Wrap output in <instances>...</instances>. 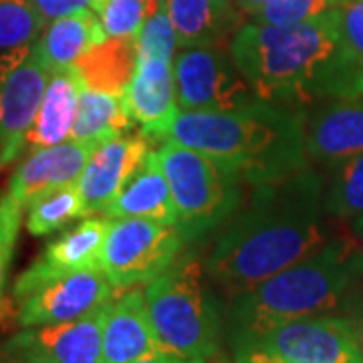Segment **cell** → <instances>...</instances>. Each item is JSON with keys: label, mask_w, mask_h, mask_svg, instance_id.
Segmentation results:
<instances>
[{"label": "cell", "mask_w": 363, "mask_h": 363, "mask_svg": "<svg viewBox=\"0 0 363 363\" xmlns=\"http://www.w3.org/2000/svg\"><path fill=\"white\" fill-rule=\"evenodd\" d=\"M178 35V47L226 45L242 26L236 6H222L216 0H160Z\"/></svg>", "instance_id": "cell-20"}, {"label": "cell", "mask_w": 363, "mask_h": 363, "mask_svg": "<svg viewBox=\"0 0 363 363\" xmlns=\"http://www.w3.org/2000/svg\"><path fill=\"white\" fill-rule=\"evenodd\" d=\"M105 39L107 37L97 13L83 11L49 23L40 33L37 49L43 61L55 71L71 67L83 52Z\"/></svg>", "instance_id": "cell-23"}, {"label": "cell", "mask_w": 363, "mask_h": 363, "mask_svg": "<svg viewBox=\"0 0 363 363\" xmlns=\"http://www.w3.org/2000/svg\"><path fill=\"white\" fill-rule=\"evenodd\" d=\"M343 315L350 319L351 327H353V333L357 337V343L363 351V285L362 289L351 297V301L347 303V307L343 309Z\"/></svg>", "instance_id": "cell-34"}, {"label": "cell", "mask_w": 363, "mask_h": 363, "mask_svg": "<svg viewBox=\"0 0 363 363\" xmlns=\"http://www.w3.org/2000/svg\"><path fill=\"white\" fill-rule=\"evenodd\" d=\"M271 0H236V6H238V11L245 14V16H255V14H259L267 4H269Z\"/></svg>", "instance_id": "cell-36"}, {"label": "cell", "mask_w": 363, "mask_h": 363, "mask_svg": "<svg viewBox=\"0 0 363 363\" xmlns=\"http://www.w3.org/2000/svg\"><path fill=\"white\" fill-rule=\"evenodd\" d=\"M25 208L18 206L11 198L4 196L0 202V313L4 307V286L14 255V245L18 238V228L23 220Z\"/></svg>", "instance_id": "cell-31"}, {"label": "cell", "mask_w": 363, "mask_h": 363, "mask_svg": "<svg viewBox=\"0 0 363 363\" xmlns=\"http://www.w3.org/2000/svg\"><path fill=\"white\" fill-rule=\"evenodd\" d=\"M216 2H220L222 6H236V0H216ZM238 9V6H236Z\"/></svg>", "instance_id": "cell-39"}, {"label": "cell", "mask_w": 363, "mask_h": 363, "mask_svg": "<svg viewBox=\"0 0 363 363\" xmlns=\"http://www.w3.org/2000/svg\"><path fill=\"white\" fill-rule=\"evenodd\" d=\"M83 87L123 95L138 67V39H107L73 63Z\"/></svg>", "instance_id": "cell-22"}, {"label": "cell", "mask_w": 363, "mask_h": 363, "mask_svg": "<svg viewBox=\"0 0 363 363\" xmlns=\"http://www.w3.org/2000/svg\"><path fill=\"white\" fill-rule=\"evenodd\" d=\"M116 286L101 267L49 281L21 301L16 323L21 327L57 325L79 319L113 298Z\"/></svg>", "instance_id": "cell-12"}, {"label": "cell", "mask_w": 363, "mask_h": 363, "mask_svg": "<svg viewBox=\"0 0 363 363\" xmlns=\"http://www.w3.org/2000/svg\"><path fill=\"white\" fill-rule=\"evenodd\" d=\"M107 218H152L178 224V212L172 198L169 182L164 174L160 154L150 152L128 186L104 212Z\"/></svg>", "instance_id": "cell-19"}, {"label": "cell", "mask_w": 363, "mask_h": 363, "mask_svg": "<svg viewBox=\"0 0 363 363\" xmlns=\"http://www.w3.org/2000/svg\"><path fill=\"white\" fill-rule=\"evenodd\" d=\"M281 363H363V351L345 315H315L274 327L240 343Z\"/></svg>", "instance_id": "cell-10"}, {"label": "cell", "mask_w": 363, "mask_h": 363, "mask_svg": "<svg viewBox=\"0 0 363 363\" xmlns=\"http://www.w3.org/2000/svg\"><path fill=\"white\" fill-rule=\"evenodd\" d=\"M202 259L188 250L150 281L143 293L162 347L186 362L208 363L220 351L224 313Z\"/></svg>", "instance_id": "cell-5"}, {"label": "cell", "mask_w": 363, "mask_h": 363, "mask_svg": "<svg viewBox=\"0 0 363 363\" xmlns=\"http://www.w3.org/2000/svg\"><path fill=\"white\" fill-rule=\"evenodd\" d=\"M325 184L313 168L252 186L204 260L208 279L233 298L327 245Z\"/></svg>", "instance_id": "cell-1"}, {"label": "cell", "mask_w": 363, "mask_h": 363, "mask_svg": "<svg viewBox=\"0 0 363 363\" xmlns=\"http://www.w3.org/2000/svg\"><path fill=\"white\" fill-rule=\"evenodd\" d=\"M343 37L363 57V0H345L337 6Z\"/></svg>", "instance_id": "cell-33"}, {"label": "cell", "mask_w": 363, "mask_h": 363, "mask_svg": "<svg viewBox=\"0 0 363 363\" xmlns=\"http://www.w3.org/2000/svg\"><path fill=\"white\" fill-rule=\"evenodd\" d=\"M363 285V242L355 234L333 236L297 264L228 301L224 331L230 347L274 327L343 311Z\"/></svg>", "instance_id": "cell-3"}, {"label": "cell", "mask_w": 363, "mask_h": 363, "mask_svg": "<svg viewBox=\"0 0 363 363\" xmlns=\"http://www.w3.org/2000/svg\"><path fill=\"white\" fill-rule=\"evenodd\" d=\"M45 26L30 0H0V51L37 43Z\"/></svg>", "instance_id": "cell-27"}, {"label": "cell", "mask_w": 363, "mask_h": 363, "mask_svg": "<svg viewBox=\"0 0 363 363\" xmlns=\"http://www.w3.org/2000/svg\"><path fill=\"white\" fill-rule=\"evenodd\" d=\"M135 121L125 107L123 95L81 87L71 140L93 143L99 147L109 140L128 135Z\"/></svg>", "instance_id": "cell-24"}, {"label": "cell", "mask_w": 363, "mask_h": 363, "mask_svg": "<svg viewBox=\"0 0 363 363\" xmlns=\"http://www.w3.org/2000/svg\"><path fill=\"white\" fill-rule=\"evenodd\" d=\"M123 101L150 140H166L174 119L180 113L174 83V61L138 55V67L131 77Z\"/></svg>", "instance_id": "cell-16"}, {"label": "cell", "mask_w": 363, "mask_h": 363, "mask_svg": "<svg viewBox=\"0 0 363 363\" xmlns=\"http://www.w3.org/2000/svg\"><path fill=\"white\" fill-rule=\"evenodd\" d=\"M81 87L83 83L73 65L51 71L39 111L26 138L28 145L49 147L71 140Z\"/></svg>", "instance_id": "cell-21"}, {"label": "cell", "mask_w": 363, "mask_h": 363, "mask_svg": "<svg viewBox=\"0 0 363 363\" xmlns=\"http://www.w3.org/2000/svg\"><path fill=\"white\" fill-rule=\"evenodd\" d=\"M343 2H345V0H337V4H343Z\"/></svg>", "instance_id": "cell-42"}, {"label": "cell", "mask_w": 363, "mask_h": 363, "mask_svg": "<svg viewBox=\"0 0 363 363\" xmlns=\"http://www.w3.org/2000/svg\"><path fill=\"white\" fill-rule=\"evenodd\" d=\"M305 125V109L257 99L230 111H180L166 140L194 147L259 186L309 168Z\"/></svg>", "instance_id": "cell-4"}, {"label": "cell", "mask_w": 363, "mask_h": 363, "mask_svg": "<svg viewBox=\"0 0 363 363\" xmlns=\"http://www.w3.org/2000/svg\"><path fill=\"white\" fill-rule=\"evenodd\" d=\"M0 363H23V362H16V359H11V357L2 355V359H0Z\"/></svg>", "instance_id": "cell-40"}, {"label": "cell", "mask_w": 363, "mask_h": 363, "mask_svg": "<svg viewBox=\"0 0 363 363\" xmlns=\"http://www.w3.org/2000/svg\"><path fill=\"white\" fill-rule=\"evenodd\" d=\"M337 0H271L250 21L262 25H295L337 9Z\"/></svg>", "instance_id": "cell-29"}, {"label": "cell", "mask_w": 363, "mask_h": 363, "mask_svg": "<svg viewBox=\"0 0 363 363\" xmlns=\"http://www.w3.org/2000/svg\"><path fill=\"white\" fill-rule=\"evenodd\" d=\"M160 0H104L99 21L109 39H138Z\"/></svg>", "instance_id": "cell-28"}, {"label": "cell", "mask_w": 363, "mask_h": 363, "mask_svg": "<svg viewBox=\"0 0 363 363\" xmlns=\"http://www.w3.org/2000/svg\"><path fill=\"white\" fill-rule=\"evenodd\" d=\"M95 150L97 145L77 140L35 147V152L13 174L6 198L25 208L26 202L43 190L77 182Z\"/></svg>", "instance_id": "cell-18"}, {"label": "cell", "mask_w": 363, "mask_h": 363, "mask_svg": "<svg viewBox=\"0 0 363 363\" xmlns=\"http://www.w3.org/2000/svg\"><path fill=\"white\" fill-rule=\"evenodd\" d=\"M150 152V138L142 131L101 143L77 180L85 204V216L104 214L140 169Z\"/></svg>", "instance_id": "cell-14"}, {"label": "cell", "mask_w": 363, "mask_h": 363, "mask_svg": "<svg viewBox=\"0 0 363 363\" xmlns=\"http://www.w3.org/2000/svg\"><path fill=\"white\" fill-rule=\"evenodd\" d=\"M228 49L264 104L305 109L363 95V57L343 37L337 9L295 25L250 21Z\"/></svg>", "instance_id": "cell-2"}, {"label": "cell", "mask_w": 363, "mask_h": 363, "mask_svg": "<svg viewBox=\"0 0 363 363\" xmlns=\"http://www.w3.org/2000/svg\"><path fill=\"white\" fill-rule=\"evenodd\" d=\"M351 228H353V234L363 242V218H357V220L351 222Z\"/></svg>", "instance_id": "cell-38"}, {"label": "cell", "mask_w": 363, "mask_h": 363, "mask_svg": "<svg viewBox=\"0 0 363 363\" xmlns=\"http://www.w3.org/2000/svg\"><path fill=\"white\" fill-rule=\"evenodd\" d=\"M30 2L47 25L57 21V18L83 13V11L99 13V9L104 4V0H30Z\"/></svg>", "instance_id": "cell-32"}, {"label": "cell", "mask_w": 363, "mask_h": 363, "mask_svg": "<svg viewBox=\"0 0 363 363\" xmlns=\"http://www.w3.org/2000/svg\"><path fill=\"white\" fill-rule=\"evenodd\" d=\"M111 218H85L59 234L14 283L13 298L23 301L49 281L101 267V255Z\"/></svg>", "instance_id": "cell-13"}, {"label": "cell", "mask_w": 363, "mask_h": 363, "mask_svg": "<svg viewBox=\"0 0 363 363\" xmlns=\"http://www.w3.org/2000/svg\"><path fill=\"white\" fill-rule=\"evenodd\" d=\"M186 242L178 226L152 218L111 220L101 269L116 291L147 285L182 255Z\"/></svg>", "instance_id": "cell-7"}, {"label": "cell", "mask_w": 363, "mask_h": 363, "mask_svg": "<svg viewBox=\"0 0 363 363\" xmlns=\"http://www.w3.org/2000/svg\"><path fill=\"white\" fill-rule=\"evenodd\" d=\"M174 83L180 111H230L259 99L226 45L180 47Z\"/></svg>", "instance_id": "cell-8"}, {"label": "cell", "mask_w": 363, "mask_h": 363, "mask_svg": "<svg viewBox=\"0 0 363 363\" xmlns=\"http://www.w3.org/2000/svg\"><path fill=\"white\" fill-rule=\"evenodd\" d=\"M234 353V362L233 363H281L277 359H271L267 355H260L257 351L247 350V347H238V350H233Z\"/></svg>", "instance_id": "cell-35"}, {"label": "cell", "mask_w": 363, "mask_h": 363, "mask_svg": "<svg viewBox=\"0 0 363 363\" xmlns=\"http://www.w3.org/2000/svg\"><path fill=\"white\" fill-rule=\"evenodd\" d=\"M135 363H198V362H186V359H180L176 355H160V357H154V359H143V362H135Z\"/></svg>", "instance_id": "cell-37"}, {"label": "cell", "mask_w": 363, "mask_h": 363, "mask_svg": "<svg viewBox=\"0 0 363 363\" xmlns=\"http://www.w3.org/2000/svg\"><path fill=\"white\" fill-rule=\"evenodd\" d=\"M186 242L224 226L245 202V180L206 154L174 140L157 150Z\"/></svg>", "instance_id": "cell-6"}, {"label": "cell", "mask_w": 363, "mask_h": 363, "mask_svg": "<svg viewBox=\"0 0 363 363\" xmlns=\"http://www.w3.org/2000/svg\"><path fill=\"white\" fill-rule=\"evenodd\" d=\"M85 216V204L77 182L49 188L35 194L25 206L26 230L33 236H47L65 228L69 222Z\"/></svg>", "instance_id": "cell-25"}, {"label": "cell", "mask_w": 363, "mask_h": 363, "mask_svg": "<svg viewBox=\"0 0 363 363\" xmlns=\"http://www.w3.org/2000/svg\"><path fill=\"white\" fill-rule=\"evenodd\" d=\"M160 355L166 350L157 339L143 289H125L107 307L101 363H135Z\"/></svg>", "instance_id": "cell-15"}, {"label": "cell", "mask_w": 363, "mask_h": 363, "mask_svg": "<svg viewBox=\"0 0 363 363\" xmlns=\"http://www.w3.org/2000/svg\"><path fill=\"white\" fill-rule=\"evenodd\" d=\"M325 190V212L337 220L363 218V154L331 166Z\"/></svg>", "instance_id": "cell-26"}, {"label": "cell", "mask_w": 363, "mask_h": 363, "mask_svg": "<svg viewBox=\"0 0 363 363\" xmlns=\"http://www.w3.org/2000/svg\"><path fill=\"white\" fill-rule=\"evenodd\" d=\"M208 363H226L224 362V359H220V357H218V355H216V357H214V359H210V362Z\"/></svg>", "instance_id": "cell-41"}, {"label": "cell", "mask_w": 363, "mask_h": 363, "mask_svg": "<svg viewBox=\"0 0 363 363\" xmlns=\"http://www.w3.org/2000/svg\"><path fill=\"white\" fill-rule=\"evenodd\" d=\"M49 77L37 43L0 51V168L13 164L26 143Z\"/></svg>", "instance_id": "cell-9"}, {"label": "cell", "mask_w": 363, "mask_h": 363, "mask_svg": "<svg viewBox=\"0 0 363 363\" xmlns=\"http://www.w3.org/2000/svg\"><path fill=\"white\" fill-rule=\"evenodd\" d=\"M109 303L73 321L23 327L4 343L2 355L23 363H101Z\"/></svg>", "instance_id": "cell-11"}, {"label": "cell", "mask_w": 363, "mask_h": 363, "mask_svg": "<svg viewBox=\"0 0 363 363\" xmlns=\"http://www.w3.org/2000/svg\"><path fill=\"white\" fill-rule=\"evenodd\" d=\"M176 49H178L176 28L172 25L166 9L160 2L152 16L145 21L142 33L138 37V55H154V57L174 61Z\"/></svg>", "instance_id": "cell-30"}, {"label": "cell", "mask_w": 363, "mask_h": 363, "mask_svg": "<svg viewBox=\"0 0 363 363\" xmlns=\"http://www.w3.org/2000/svg\"><path fill=\"white\" fill-rule=\"evenodd\" d=\"M305 143L309 160L327 168L363 154V95L317 105L307 113Z\"/></svg>", "instance_id": "cell-17"}]
</instances>
